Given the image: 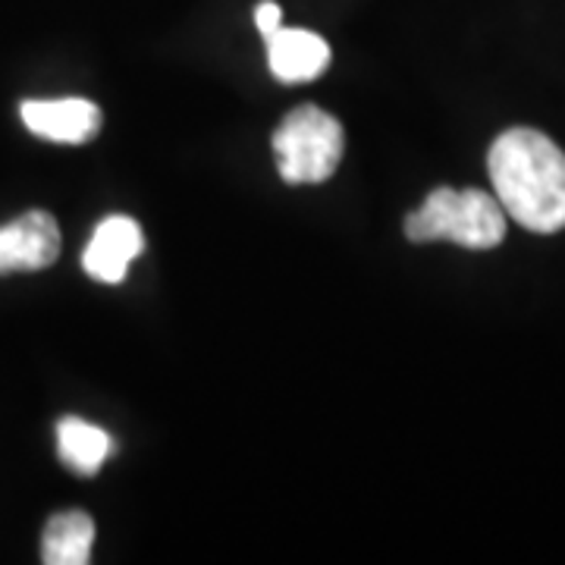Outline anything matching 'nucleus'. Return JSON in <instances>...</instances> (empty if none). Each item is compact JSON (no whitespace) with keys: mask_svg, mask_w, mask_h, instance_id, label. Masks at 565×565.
<instances>
[{"mask_svg":"<svg viewBox=\"0 0 565 565\" xmlns=\"http://www.w3.org/2000/svg\"><path fill=\"white\" fill-rule=\"evenodd\" d=\"M267 66L286 85L318 79L330 66V44L308 29H280L267 39Z\"/></svg>","mask_w":565,"mask_h":565,"instance_id":"7","label":"nucleus"},{"mask_svg":"<svg viewBox=\"0 0 565 565\" xmlns=\"http://www.w3.org/2000/svg\"><path fill=\"white\" fill-rule=\"evenodd\" d=\"M282 182H327L343 161L345 136L340 120L315 104L296 107L270 139Z\"/></svg>","mask_w":565,"mask_h":565,"instance_id":"3","label":"nucleus"},{"mask_svg":"<svg viewBox=\"0 0 565 565\" xmlns=\"http://www.w3.org/2000/svg\"><path fill=\"white\" fill-rule=\"evenodd\" d=\"M61 258V226L47 211H29L0 226V274L44 270Z\"/></svg>","mask_w":565,"mask_h":565,"instance_id":"4","label":"nucleus"},{"mask_svg":"<svg viewBox=\"0 0 565 565\" xmlns=\"http://www.w3.org/2000/svg\"><path fill=\"white\" fill-rule=\"evenodd\" d=\"M412 243H452L487 252L505 239V207L481 189H434L418 211L405 217Z\"/></svg>","mask_w":565,"mask_h":565,"instance_id":"2","label":"nucleus"},{"mask_svg":"<svg viewBox=\"0 0 565 565\" xmlns=\"http://www.w3.org/2000/svg\"><path fill=\"white\" fill-rule=\"evenodd\" d=\"M255 25H258V32H262L264 39H270L274 32L282 29V10L274 0H264V3H258V10H255Z\"/></svg>","mask_w":565,"mask_h":565,"instance_id":"10","label":"nucleus"},{"mask_svg":"<svg viewBox=\"0 0 565 565\" xmlns=\"http://www.w3.org/2000/svg\"><path fill=\"white\" fill-rule=\"evenodd\" d=\"M487 170L505 214L531 233L565 230V154L531 126L505 129L490 145Z\"/></svg>","mask_w":565,"mask_h":565,"instance_id":"1","label":"nucleus"},{"mask_svg":"<svg viewBox=\"0 0 565 565\" xmlns=\"http://www.w3.org/2000/svg\"><path fill=\"white\" fill-rule=\"evenodd\" d=\"M57 452H61V462L70 471H76L82 478H92L102 471L107 456L114 452V440L98 424L82 422V418H61V424H57Z\"/></svg>","mask_w":565,"mask_h":565,"instance_id":"9","label":"nucleus"},{"mask_svg":"<svg viewBox=\"0 0 565 565\" xmlns=\"http://www.w3.org/2000/svg\"><path fill=\"white\" fill-rule=\"evenodd\" d=\"M145 252L141 226L132 217L114 214L95 226L92 243L82 252V267L92 280L122 282L129 274V264Z\"/></svg>","mask_w":565,"mask_h":565,"instance_id":"6","label":"nucleus"},{"mask_svg":"<svg viewBox=\"0 0 565 565\" xmlns=\"http://www.w3.org/2000/svg\"><path fill=\"white\" fill-rule=\"evenodd\" d=\"M20 117L32 136L57 145H85L102 132V107L88 98L22 102Z\"/></svg>","mask_w":565,"mask_h":565,"instance_id":"5","label":"nucleus"},{"mask_svg":"<svg viewBox=\"0 0 565 565\" xmlns=\"http://www.w3.org/2000/svg\"><path fill=\"white\" fill-rule=\"evenodd\" d=\"M95 522L88 512L70 509L47 519L41 534V559L47 565H85L92 559Z\"/></svg>","mask_w":565,"mask_h":565,"instance_id":"8","label":"nucleus"}]
</instances>
